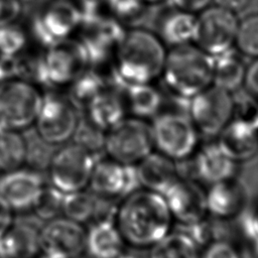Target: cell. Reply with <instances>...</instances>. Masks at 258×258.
<instances>
[{"instance_id":"6da1fadb","label":"cell","mask_w":258,"mask_h":258,"mask_svg":"<svg viewBox=\"0 0 258 258\" xmlns=\"http://www.w3.org/2000/svg\"><path fill=\"white\" fill-rule=\"evenodd\" d=\"M113 222L126 247L137 251H149L175 227L164 197L142 187L118 201Z\"/></svg>"},{"instance_id":"7a4b0ae2","label":"cell","mask_w":258,"mask_h":258,"mask_svg":"<svg viewBox=\"0 0 258 258\" xmlns=\"http://www.w3.org/2000/svg\"><path fill=\"white\" fill-rule=\"evenodd\" d=\"M168 49L157 33L143 27H128L115 50L109 79L119 90L131 85L155 83L161 77Z\"/></svg>"},{"instance_id":"3957f363","label":"cell","mask_w":258,"mask_h":258,"mask_svg":"<svg viewBox=\"0 0 258 258\" xmlns=\"http://www.w3.org/2000/svg\"><path fill=\"white\" fill-rule=\"evenodd\" d=\"M160 80L171 96L187 102L213 85V56L194 43L171 47Z\"/></svg>"},{"instance_id":"277c9868","label":"cell","mask_w":258,"mask_h":258,"mask_svg":"<svg viewBox=\"0 0 258 258\" xmlns=\"http://www.w3.org/2000/svg\"><path fill=\"white\" fill-rule=\"evenodd\" d=\"M43 96L41 87L22 78L0 83V128L22 132L32 127Z\"/></svg>"},{"instance_id":"5b68a950","label":"cell","mask_w":258,"mask_h":258,"mask_svg":"<svg viewBox=\"0 0 258 258\" xmlns=\"http://www.w3.org/2000/svg\"><path fill=\"white\" fill-rule=\"evenodd\" d=\"M154 150L175 162L192 157L200 144V132L187 113L161 111L150 121Z\"/></svg>"},{"instance_id":"8992f818","label":"cell","mask_w":258,"mask_h":258,"mask_svg":"<svg viewBox=\"0 0 258 258\" xmlns=\"http://www.w3.org/2000/svg\"><path fill=\"white\" fill-rule=\"evenodd\" d=\"M82 13L77 4L69 0H52L36 11L26 29L31 42L45 49L78 34Z\"/></svg>"},{"instance_id":"52a82bcc","label":"cell","mask_w":258,"mask_h":258,"mask_svg":"<svg viewBox=\"0 0 258 258\" xmlns=\"http://www.w3.org/2000/svg\"><path fill=\"white\" fill-rule=\"evenodd\" d=\"M97 158L75 142L60 145L46 165L47 183L64 195L88 189Z\"/></svg>"},{"instance_id":"ba28073f","label":"cell","mask_w":258,"mask_h":258,"mask_svg":"<svg viewBox=\"0 0 258 258\" xmlns=\"http://www.w3.org/2000/svg\"><path fill=\"white\" fill-rule=\"evenodd\" d=\"M78 107L69 96L45 92L34 128L39 141L49 146H60L72 141L80 124Z\"/></svg>"},{"instance_id":"9c48e42d","label":"cell","mask_w":258,"mask_h":258,"mask_svg":"<svg viewBox=\"0 0 258 258\" xmlns=\"http://www.w3.org/2000/svg\"><path fill=\"white\" fill-rule=\"evenodd\" d=\"M42 88L68 89L90 68L85 46L78 36L59 41L41 53Z\"/></svg>"},{"instance_id":"30bf717a","label":"cell","mask_w":258,"mask_h":258,"mask_svg":"<svg viewBox=\"0 0 258 258\" xmlns=\"http://www.w3.org/2000/svg\"><path fill=\"white\" fill-rule=\"evenodd\" d=\"M154 150L149 121L127 116L106 132L105 155L124 165H136Z\"/></svg>"},{"instance_id":"8fae6325","label":"cell","mask_w":258,"mask_h":258,"mask_svg":"<svg viewBox=\"0 0 258 258\" xmlns=\"http://www.w3.org/2000/svg\"><path fill=\"white\" fill-rule=\"evenodd\" d=\"M235 111L232 93L214 85L188 100L186 106V113L200 134L216 137L235 117Z\"/></svg>"},{"instance_id":"7c38bea8","label":"cell","mask_w":258,"mask_h":258,"mask_svg":"<svg viewBox=\"0 0 258 258\" xmlns=\"http://www.w3.org/2000/svg\"><path fill=\"white\" fill-rule=\"evenodd\" d=\"M239 21L237 13L212 4L197 14L192 43L212 56L234 48Z\"/></svg>"},{"instance_id":"4fadbf2b","label":"cell","mask_w":258,"mask_h":258,"mask_svg":"<svg viewBox=\"0 0 258 258\" xmlns=\"http://www.w3.org/2000/svg\"><path fill=\"white\" fill-rule=\"evenodd\" d=\"M86 240L87 227L63 216L40 226V254L49 258H80L86 254Z\"/></svg>"},{"instance_id":"5bb4252c","label":"cell","mask_w":258,"mask_h":258,"mask_svg":"<svg viewBox=\"0 0 258 258\" xmlns=\"http://www.w3.org/2000/svg\"><path fill=\"white\" fill-rule=\"evenodd\" d=\"M139 187L136 165H124L106 155L96 159L88 186L96 197L118 202Z\"/></svg>"},{"instance_id":"9a60e30c","label":"cell","mask_w":258,"mask_h":258,"mask_svg":"<svg viewBox=\"0 0 258 258\" xmlns=\"http://www.w3.org/2000/svg\"><path fill=\"white\" fill-rule=\"evenodd\" d=\"M45 185L41 173L31 167L0 173V198L16 215L31 214Z\"/></svg>"},{"instance_id":"2e32d148","label":"cell","mask_w":258,"mask_h":258,"mask_svg":"<svg viewBox=\"0 0 258 258\" xmlns=\"http://www.w3.org/2000/svg\"><path fill=\"white\" fill-rule=\"evenodd\" d=\"M175 226L197 224L208 215L206 189L197 180L180 176L163 195Z\"/></svg>"},{"instance_id":"e0dca14e","label":"cell","mask_w":258,"mask_h":258,"mask_svg":"<svg viewBox=\"0 0 258 258\" xmlns=\"http://www.w3.org/2000/svg\"><path fill=\"white\" fill-rule=\"evenodd\" d=\"M206 203L209 217L224 223H234L249 206L247 191L236 177L208 185Z\"/></svg>"},{"instance_id":"ac0fdd59","label":"cell","mask_w":258,"mask_h":258,"mask_svg":"<svg viewBox=\"0 0 258 258\" xmlns=\"http://www.w3.org/2000/svg\"><path fill=\"white\" fill-rule=\"evenodd\" d=\"M192 159L196 180L211 185L236 177L238 163L232 160L216 141L200 145Z\"/></svg>"},{"instance_id":"d6986e66","label":"cell","mask_w":258,"mask_h":258,"mask_svg":"<svg viewBox=\"0 0 258 258\" xmlns=\"http://www.w3.org/2000/svg\"><path fill=\"white\" fill-rule=\"evenodd\" d=\"M216 142L235 162L247 161L258 152V136L244 117L235 116L219 133Z\"/></svg>"},{"instance_id":"ffe728a7","label":"cell","mask_w":258,"mask_h":258,"mask_svg":"<svg viewBox=\"0 0 258 258\" xmlns=\"http://www.w3.org/2000/svg\"><path fill=\"white\" fill-rule=\"evenodd\" d=\"M40 226L31 220H15L0 237V258H37L40 255Z\"/></svg>"},{"instance_id":"44dd1931","label":"cell","mask_w":258,"mask_h":258,"mask_svg":"<svg viewBox=\"0 0 258 258\" xmlns=\"http://www.w3.org/2000/svg\"><path fill=\"white\" fill-rule=\"evenodd\" d=\"M85 119L107 132L128 115L122 90L108 87L94 97L85 107Z\"/></svg>"},{"instance_id":"7402d4cb","label":"cell","mask_w":258,"mask_h":258,"mask_svg":"<svg viewBox=\"0 0 258 258\" xmlns=\"http://www.w3.org/2000/svg\"><path fill=\"white\" fill-rule=\"evenodd\" d=\"M140 187L163 195L181 175L176 162L153 150L136 164Z\"/></svg>"},{"instance_id":"603a6c76","label":"cell","mask_w":258,"mask_h":258,"mask_svg":"<svg viewBox=\"0 0 258 258\" xmlns=\"http://www.w3.org/2000/svg\"><path fill=\"white\" fill-rule=\"evenodd\" d=\"M126 245L113 219L95 222L87 227L86 255L90 258H117Z\"/></svg>"},{"instance_id":"cb8c5ba5","label":"cell","mask_w":258,"mask_h":258,"mask_svg":"<svg viewBox=\"0 0 258 258\" xmlns=\"http://www.w3.org/2000/svg\"><path fill=\"white\" fill-rule=\"evenodd\" d=\"M122 95L130 117L150 122L162 111L164 97L154 83L128 86L122 90Z\"/></svg>"},{"instance_id":"d4e9b609","label":"cell","mask_w":258,"mask_h":258,"mask_svg":"<svg viewBox=\"0 0 258 258\" xmlns=\"http://www.w3.org/2000/svg\"><path fill=\"white\" fill-rule=\"evenodd\" d=\"M196 26L197 14L172 8L160 20L157 34L166 46H181L192 43Z\"/></svg>"},{"instance_id":"484cf974","label":"cell","mask_w":258,"mask_h":258,"mask_svg":"<svg viewBox=\"0 0 258 258\" xmlns=\"http://www.w3.org/2000/svg\"><path fill=\"white\" fill-rule=\"evenodd\" d=\"M246 64L234 47L213 56V85L230 93L244 84Z\"/></svg>"},{"instance_id":"4316f807","label":"cell","mask_w":258,"mask_h":258,"mask_svg":"<svg viewBox=\"0 0 258 258\" xmlns=\"http://www.w3.org/2000/svg\"><path fill=\"white\" fill-rule=\"evenodd\" d=\"M28 142L21 132L0 128V173L25 166Z\"/></svg>"},{"instance_id":"83f0119b","label":"cell","mask_w":258,"mask_h":258,"mask_svg":"<svg viewBox=\"0 0 258 258\" xmlns=\"http://www.w3.org/2000/svg\"><path fill=\"white\" fill-rule=\"evenodd\" d=\"M110 86L108 72L89 68L69 88V98L77 107L84 108L94 97Z\"/></svg>"},{"instance_id":"f1b7e54d","label":"cell","mask_w":258,"mask_h":258,"mask_svg":"<svg viewBox=\"0 0 258 258\" xmlns=\"http://www.w3.org/2000/svg\"><path fill=\"white\" fill-rule=\"evenodd\" d=\"M201 249L182 230H173L148 251V258H200Z\"/></svg>"},{"instance_id":"f546056e","label":"cell","mask_w":258,"mask_h":258,"mask_svg":"<svg viewBox=\"0 0 258 258\" xmlns=\"http://www.w3.org/2000/svg\"><path fill=\"white\" fill-rule=\"evenodd\" d=\"M30 42L26 26L18 21L0 26V56H19L29 48Z\"/></svg>"},{"instance_id":"4dcf8cb0","label":"cell","mask_w":258,"mask_h":258,"mask_svg":"<svg viewBox=\"0 0 258 258\" xmlns=\"http://www.w3.org/2000/svg\"><path fill=\"white\" fill-rule=\"evenodd\" d=\"M235 48L242 55L258 57V12L249 14L239 21Z\"/></svg>"},{"instance_id":"1f68e13d","label":"cell","mask_w":258,"mask_h":258,"mask_svg":"<svg viewBox=\"0 0 258 258\" xmlns=\"http://www.w3.org/2000/svg\"><path fill=\"white\" fill-rule=\"evenodd\" d=\"M200 258H254L250 246L239 239H217L201 249Z\"/></svg>"},{"instance_id":"d6a6232c","label":"cell","mask_w":258,"mask_h":258,"mask_svg":"<svg viewBox=\"0 0 258 258\" xmlns=\"http://www.w3.org/2000/svg\"><path fill=\"white\" fill-rule=\"evenodd\" d=\"M63 198L64 194L46 183L31 214L43 222L58 218L62 216Z\"/></svg>"},{"instance_id":"836d02e7","label":"cell","mask_w":258,"mask_h":258,"mask_svg":"<svg viewBox=\"0 0 258 258\" xmlns=\"http://www.w3.org/2000/svg\"><path fill=\"white\" fill-rule=\"evenodd\" d=\"M146 7L141 0H106L108 14L126 27L135 26L136 21L143 17Z\"/></svg>"},{"instance_id":"e575fe53","label":"cell","mask_w":258,"mask_h":258,"mask_svg":"<svg viewBox=\"0 0 258 258\" xmlns=\"http://www.w3.org/2000/svg\"><path fill=\"white\" fill-rule=\"evenodd\" d=\"M106 132L90 123L87 119L81 118L80 124L75 132L72 142L82 146L96 157L103 151Z\"/></svg>"},{"instance_id":"d590c367","label":"cell","mask_w":258,"mask_h":258,"mask_svg":"<svg viewBox=\"0 0 258 258\" xmlns=\"http://www.w3.org/2000/svg\"><path fill=\"white\" fill-rule=\"evenodd\" d=\"M22 15V4L18 0H0V26L17 22Z\"/></svg>"},{"instance_id":"8d00e7d4","label":"cell","mask_w":258,"mask_h":258,"mask_svg":"<svg viewBox=\"0 0 258 258\" xmlns=\"http://www.w3.org/2000/svg\"><path fill=\"white\" fill-rule=\"evenodd\" d=\"M243 86L254 101L258 102V57L246 66Z\"/></svg>"},{"instance_id":"74e56055","label":"cell","mask_w":258,"mask_h":258,"mask_svg":"<svg viewBox=\"0 0 258 258\" xmlns=\"http://www.w3.org/2000/svg\"><path fill=\"white\" fill-rule=\"evenodd\" d=\"M169 5L178 10L199 14L213 4V0H167Z\"/></svg>"},{"instance_id":"f35d334b","label":"cell","mask_w":258,"mask_h":258,"mask_svg":"<svg viewBox=\"0 0 258 258\" xmlns=\"http://www.w3.org/2000/svg\"><path fill=\"white\" fill-rule=\"evenodd\" d=\"M82 17H91L103 14V9L106 7V0H77Z\"/></svg>"},{"instance_id":"ab89813d","label":"cell","mask_w":258,"mask_h":258,"mask_svg":"<svg viewBox=\"0 0 258 258\" xmlns=\"http://www.w3.org/2000/svg\"><path fill=\"white\" fill-rule=\"evenodd\" d=\"M16 220V214L9 205L0 198V237L3 236Z\"/></svg>"},{"instance_id":"60d3db41","label":"cell","mask_w":258,"mask_h":258,"mask_svg":"<svg viewBox=\"0 0 258 258\" xmlns=\"http://www.w3.org/2000/svg\"><path fill=\"white\" fill-rule=\"evenodd\" d=\"M235 116H241L249 120L251 125L253 126L257 136H258V102H252L251 104L248 105L247 108H245L240 115H235Z\"/></svg>"},{"instance_id":"b9f144b4","label":"cell","mask_w":258,"mask_h":258,"mask_svg":"<svg viewBox=\"0 0 258 258\" xmlns=\"http://www.w3.org/2000/svg\"><path fill=\"white\" fill-rule=\"evenodd\" d=\"M249 2L250 0H213V4L233 11L235 13L244 9L249 4Z\"/></svg>"},{"instance_id":"7bdbcfd3","label":"cell","mask_w":258,"mask_h":258,"mask_svg":"<svg viewBox=\"0 0 258 258\" xmlns=\"http://www.w3.org/2000/svg\"><path fill=\"white\" fill-rule=\"evenodd\" d=\"M139 252L140 251L126 247L125 250L117 258H141V256L139 255Z\"/></svg>"},{"instance_id":"ee69618b","label":"cell","mask_w":258,"mask_h":258,"mask_svg":"<svg viewBox=\"0 0 258 258\" xmlns=\"http://www.w3.org/2000/svg\"><path fill=\"white\" fill-rule=\"evenodd\" d=\"M250 248H251L253 257H254V258H258V240H257L255 243H253V244L250 246Z\"/></svg>"},{"instance_id":"f6af8a7d","label":"cell","mask_w":258,"mask_h":258,"mask_svg":"<svg viewBox=\"0 0 258 258\" xmlns=\"http://www.w3.org/2000/svg\"><path fill=\"white\" fill-rule=\"evenodd\" d=\"M146 6L148 5H157V4H160L164 1H167V0H141Z\"/></svg>"},{"instance_id":"bcb514c9","label":"cell","mask_w":258,"mask_h":258,"mask_svg":"<svg viewBox=\"0 0 258 258\" xmlns=\"http://www.w3.org/2000/svg\"><path fill=\"white\" fill-rule=\"evenodd\" d=\"M22 5L23 4H30V3H35L36 1H38V0H18Z\"/></svg>"},{"instance_id":"7dc6e473","label":"cell","mask_w":258,"mask_h":258,"mask_svg":"<svg viewBox=\"0 0 258 258\" xmlns=\"http://www.w3.org/2000/svg\"><path fill=\"white\" fill-rule=\"evenodd\" d=\"M37 258H49V257H47V256H45V255H42V254H40Z\"/></svg>"},{"instance_id":"c3c4849f","label":"cell","mask_w":258,"mask_h":258,"mask_svg":"<svg viewBox=\"0 0 258 258\" xmlns=\"http://www.w3.org/2000/svg\"><path fill=\"white\" fill-rule=\"evenodd\" d=\"M80 258H90V257H88V256L85 254L84 256H82V257H80Z\"/></svg>"},{"instance_id":"681fc988","label":"cell","mask_w":258,"mask_h":258,"mask_svg":"<svg viewBox=\"0 0 258 258\" xmlns=\"http://www.w3.org/2000/svg\"><path fill=\"white\" fill-rule=\"evenodd\" d=\"M57 1H63V0H57Z\"/></svg>"}]
</instances>
